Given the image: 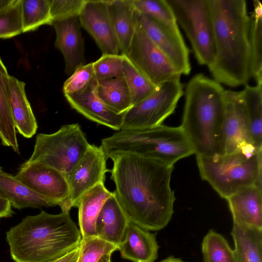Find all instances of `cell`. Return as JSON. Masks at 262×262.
Wrapping results in <instances>:
<instances>
[{"instance_id":"cell-37","label":"cell","mask_w":262,"mask_h":262,"mask_svg":"<svg viewBox=\"0 0 262 262\" xmlns=\"http://www.w3.org/2000/svg\"><path fill=\"white\" fill-rule=\"evenodd\" d=\"M95 78L93 62L78 68L64 82V95L73 94L84 90Z\"/></svg>"},{"instance_id":"cell-2","label":"cell","mask_w":262,"mask_h":262,"mask_svg":"<svg viewBox=\"0 0 262 262\" xmlns=\"http://www.w3.org/2000/svg\"><path fill=\"white\" fill-rule=\"evenodd\" d=\"M214 32V59L208 68L213 79L231 88L251 78L250 19L245 0H210Z\"/></svg>"},{"instance_id":"cell-44","label":"cell","mask_w":262,"mask_h":262,"mask_svg":"<svg viewBox=\"0 0 262 262\" xmlns=\"http://www.w3.org/2000/svg\"><path fill=\"white\" fill-rule=\"evenodd\" d=\"M78 257L73 261V262H76V260L77 259Z\"/></svg>"},{"instance_id":"cell-39","label":"cell","mask_w":262,"mask_h":262,"mask_svg":"<svg viewBox=\"0 0 262 262\" xmlns=\"http://www.w3.org/2000/svg\"><path fill=\"white\" fill-rule=\"evenodd\" d=\"M14 213L11 203L6 199L0 196V219L11 217Z\"/></svg>"},{"instance_id":"cell-29","label":"cell","mask_w":262,"mask_h":262,"mask_svg":"<svg viewBox=\"0 0 262 262\" xmlns=\"http://www.w3.org/2000/svg\"><path fill=\"white\" fill-rule=\"evenodd\" d=\"M253 3L254 10L250 16V73L256 84H262V4L258 0Z\"/></svg>"},{"instance_id":"cell-40","label":"cell","mask_w":262,"mask_h":262,"mask_svg":"<svg viewBox=\"0 0 262 262\" xmlns=\"http://www.w3.org/2000/svg\"><path fill=\"white\" fill-rule=\"evenodd\" d=\"M79 247L53 262H73L78 256Z\"/></svg>"},{"instance_id":"cell-38","label":"cell","mask_w":262,"mask_h":262,"mask_svg":"<svg viewBox=\"0 0 262 262\" xmlns=\"http://www.w3.org/2000/svg\"><path fill=\"white\" fill-rule=\"evenodd\" d=\"M86 0H50V12L54 21L78 17Z\"/></svg>"},{"instance_id":"cell-20","label":"cell","mask_w":262,"mask_h":262,"mask_svg":"<svg viewBox=\"0 0 262 262\" xmlns=\"http://www.w3.org/2000/svg\"><path fill=\"white\" fill-rule=\"evenodd\" d=\"M129 221L114 192L105 200L95 223L96 236L117 247L122 242Z\"/></svg>"},{"instance_id":"cell-26","label":"cell","mask_w":262,"mask_h":262,"mask_svg":"<svg viewBox=\"0 0 262 262\" xmlns=\"http://www.w3.org/2000/svg\"><path fill=\"white\" fill-rule=\"evenodd\" d=\"M96 91L102 102L117 114H123L133 105L130 91L123 76L97 80Z\"/></svg>"},{"instance_id":"cell-24","label":"cell","mask_w":262,"mask_h":262,"mask_svg":"<svg viewBox=\"0 0 262 262\" xmlns=\"http://www.w3.org/2000/svg\"><path fill=\"white\" fill-rule=\"evenodd\" d=\"M104 183H99L79 200L78 223L82 239L96 236L95 223L98 213L105 200L112 194Z\"/></svg>"},{"instance_id":"cell-33","label":"cell","mask_w":262,"mask_h":262,"mask_svg":"<svg viewBox=\"0 0 262 262\" xmlns=\"http://www.w3.org/2000/svg\"><path fill=\"white\" fill-rule=\"evenodd\" d=\"M135 10L150 16L173 29H178L172 10L166 0H132Z\"/></svg>"},{"instance_id":"cell-12","label":"cell","mask_w":262,"mask_h":262,"mask_svg":"<svg viewBox=\"0 0 262 262\" xmlns=\"http://www.w3.org/2000/svg\"><path fill=\"white\" fill-rule=\"evenodd\" d=\"M107 158L100 146L91 144L84 156L68 174L66 175L69 193L66 200L59 204L62 212H69L86 192L99 183H104Z\"/></svg>"},{"instance_id":"cell-10","label":"cell","mask_w":262,"mask_h":262,"mask_svg":"<svg viewBox=\"0 0 262 262\" xmlns=\"http://www.w3.org/2000/svg\"><path fill=\"white\" fill-rule=\"evenodd\" d=\"M125 56L157 86L182 75L136 19L135 34Z\"/></svg>"},{"instance_id":"cell-18","label":"cell","mask_w":262,"mask_h":262,"mask_svg":"<svg viewBox=\"0 0 262 262\" xmlns=\"http://www.w3.org/2000/svg\"><path fill=\"white\" fill-rule=\"evenodd\" d=\"M118 250L123 258L132 262H154L159 245L155 234L129 222Z\"/></svg>"},{"instance_id":"cell-15","label":"cell","mask_w":262,"mask_h":262,"mask_svg":"<svg viewBox=\"0 0 262 262\" xmlns=\"http://www.w3.org/2000/svg\"><path fill=\"white\" fill-rule=\"evenodd\" d=\"M78 17L81 27L92 36L102 54H121L107 1L86 0Z\"/></svg>"},{"instance_id":"cell-3","label":"cell","mask_w":262,"mask_h":262,"mask_svg":"<svg viewBox=\"0 0 262 262\" xmlns=\"http://www.w3.org/2000/svg\"><path fill=\"white\" fill-rule=\"evenodd\" d=\"M6 239L15 262H53L79 247L82 237L69 212L41 211L11 228Z\"/></svg>"},{"instance_id":"cell-19","label":"cell","mask_w":262,"mask_h":262,"mask_svg":"<svg viewBox=\"0 0 262 262\" xmlns=\"http://www.w3.org/2000/svg\"><path fill=\"white\" fill-rule=\"evenodd\" d=\"M226 200L233 223L262 229V189L247 187Z\"/></svg>"},{"instance_id":"cell-25","label":"cell","mask_w":262,"mask_h":262,"mask_svg":"<svg viewBox=\"0 0 262 262\" xmlns=\"http://www.w3.org/2000/svg\"><path fill=\"white\" fill-rule=\"evenodd\" d=\"M235 262H262V229L233 222Z\"/></svg>"},{"instance_id":"cell-22","label":"cell","mask_w":262,"mask_h":262,"mask_svg":"<svg viewBox=\"0 0 262 262\" xmlns=\"http://www.w3.org/2000/svg\"><path fill=\"white\" fill-rule=\"evenodd\" d=\"M0 196L8 200L12 207L18 210L25 208H41L57 205L30 189L16 179L15 176L4 171L1 166Z\"/></svg>"},{"instance_id":"cell-7","label":"cell","mask_w":262,"mask_h":262,"mask_svg":"<svg viewBox=\"0 0 262 262\" xmlns=\"http://www.w3.org/2000/svg\"><path fill=\"white\" fill-rule=\"evenodd\" d=\"M90 145L78 123L66 124L53 133L38 134L33 152L26 162H40L67 175Z\"/></svg>"},{"instance_id":"cell-45","label":"cell","mask_w":262,"mask_h":262,"mask_svg":"<svg viewBox=\"0 0 262 262\" xmlns=\"http://www.w3.org/2000/svg\"><path fill=\"white\" fill-rule=\"evenodd\" d=\"M112 262V261H111Z\"/></svg>"},{"instance_id":"cell-13","label":"cell","mask_w":262,"mask_h":262,"mask_svg":"<svg viewBox=\"0 0 262 262\" xmlns=\"http://www.w3.org/2000/svg\"><path fill=\"white\" fill-rule=\"evenodd\" d=\"M135 18L155 45L171 61L181 75L191 71L189 52L179 28H172L135 10Z\"/></svg>"},{"instance_id":"cell-14","label":"cell","mask_w":262,"mask_h":262,"mask_svg":"<svg viewBox=\"0 0 262 262\" xmlns=\"http://www.w3.org/2000/svg\"><path fill=\"white\" fill-rule=\"evenodd\" d=\"M14 176L30 189L57 205L69 195L66 175L41 163L26 161Z\"/></svg>"},{"instance_id":"cell-8","label":"cell","mask_w":262,"mask_h":262,"mask_svg":"<svg viewBox=\"0 0 262 262\" xmlns=\"http://www.w3.org/2000/svg\"><path fill=\"white\" fill-rule=\"evenodd\" d=\"M185 33L198 62L208 67L214 56L210 0H166Z\"/></svg>"},{"instance_id":"cell-31","label":"cell","mask_w":262,"mask_h":262,"mask_svg":"<svg viewBox=\"0 0 262 262\" xmlns=\"http://www.w3.org/2000/svg\"><path fill=\"white\" fill-rule=\"evenodd\" d=\"M23 33L52 25L50 0H20Z\"/></svg>"},{"instance_id":"cell-23","label":"cell","mask_w":262,"mask_h":262,"mask_svg":"<svg viewBox=\"0 0 262 262\" xmlns=\"http://www.w3.org/2000/svg\"><path fill=\"white\" fill-rule=\"evenodd\" d=\"M107 6L120 53L126 55L135 34V9L132 0H107Z\"/></svg>"},{"instance_id":"cell-9","label":"cell","mask_w":262,"mask_h":262,"mask_svg":"<svg viewBox=\"0 0 262 262\" xmlns=\"http://www.w3.org/2000/svg\"><path fill=\"white\" fill-rule=\"evenodd\" d=\"M181 77L160 85L152 94L123 114L120 130L148 129L162 125L172 115L184 94Z\"/></svg>"},{"instance_id":"cell-17","label":"cell","mask_w":262,"mask_h":262,"mask_svg":"<svg viewBox=\"0 0 262 262\" xmlns=\"http://www.w3.org/2000/svg\"><path fill=\"white\" fill-rule=\"evenodd\" d=\"M52 25L56 35L55 46L63 56L66 73L71 76L85 64L84 39L78 17L54 21Z\"/></svg>"},{"instance_id":"cell-27","label":"cell","mask_w":262,"mask_h":262,"mask_svg":"<svg viewBox=\"0 0 262 262\" xmlns=\"http://www.w3.org/2000/svg\"><path fill=\"white\" fill-rule=\"evenodd\" d=\"M9 77L0 58V139L2 144L19 153L16 127L9 103Z\"/></svg>"},{"instance_id":"cell-16","label":"cell","mask_w":262,"mask_h":262,"mask_svg":"<svg viewBox=\"0 0 262 262\" xmlns=\"http://www.w3.org/2000/svg\"><path fill=\"white\" fill-rule=\"evenodd\" d=\"M97 81L95 78L84 90L64 96L71 106L87 119L119 131L123 114L113 112L99 99L96 91Z\"/></svg>"},{"instance_id":"cell-21","label":"cell","mask_w":262,"mask_h":262,"mask_svg":"<svg viewBox=\"0 0 262 262\" xmlns=\"http://www.w3.org/2000/svg\"><path fill=\"white\" fill-rule=\"evenodd\" d=\"M25 83L13 76L9 77V103L16 129L24 137L31 138L38 125L27 99Z\"/></svg>"},{"instance_id":"cell-4","label":"cell","mask_w":262,"mask_h":262,"mask_svg":"<svg viewBox=\"0 0 262 262\" xmlns=\"http://www.w3.org/2000/svg\"><path fill=\"white\" fill-rule=\"evenodd\" d=\"M225 91L221 83L202 73L194 75L186 85L180 126L195 155L219 154Z\"/></svg>"},{"instance_id":"cell-36","label":"cell","mask_w":262,"mask_h":262,"mask_svg":"<svg viewBox=\"0 0 262 262\" xmlns=\"http://www.w3.org/2000/svg\"><path fill=\"white\" fill-rule=\"evenodd\" d=\"M23 33L20 1L16 0L7 10L0 14V38H9Z\"/></svg>"},{"instance_id":"cell-11","label":"cell","mask_w":262,"mask_h":262,"mask_svg":"<svg viewBox=\"0 0 262 262\" xmlns=\"http://www.w3.org/2000/svg\"><path fill=\"white\" fill-rule=\"evenodd\" d=\"M242 150H259L255 148L253 142L240 91L226 90L219 154H227Z\"/></svg>"},{"instance_id":"cell-42","label":"cell","mask_w":262,"mask_h":262,"mask_svg":"<svg viewBox=\"0 0 262 262\" xmlns=\"http://www.w3.org/2000/svg\"><path fill=\"white\" fill-rule=\"evenodd\" d=\"M160 262H185L180 258L174 257L173 256H169L166 258L163 259Z\"/></svg>"},{"instance_id":"cell-35","label":"cell","mask_w":262,"mask_h":262,"mask_svg":"<svg viewBox=\"0 0 262 262\" xmlns=\"http://www.w3.org/2000/svg\"><path fill=\"white\" fill-rule=\"evenodd\" d=\"M123 55L121 54H102L93 62L97 80L123 76Z\"/></svg>"},{"instance_id":"cell-32","label":"cell","mask_w":262,"mask_h":262,"mask_svg":"<svg viewBox=\"0 0 262 262\" xmlns=\"http://www.w3.org/2000/svg\"><path fill=\"white\" fill-rule=\"evenodd\" d=\"M204 262H235L234 250L223 235L210 230L202 243Z\"/></svg>"},{"instance_id":"cell-41","label":"cell","mask_w":262,"mask_h":262,"mask_svg":"<svg viewBox=\"0 0 262 262\" xmlns=\"http://www.w3.org/2000/svg\"><path fill=\"white\" fill-rule=\"evenodd\" d=\"M15 1L16 0H0V14L10 8Z\"/></svg>"},{"instance_id":"cell-5","label":"cell","mask_w":262,"mask_h":262,"mask_svg":"<svg viewBox=\"0 0 262 262\" xmlns=\"http://www.w3.org/2000/svg\"><path fill=\"white\" fill-rule=\"evenodd\" d=\"M101 146L107 158L119 153H131L174 166L194 152L180 126L161 125L144 129L120 130L104 138Z\"/></svg>"},{"instance_id":"cell-43","label":"cell","mask_w":262,"mask_h":262,"mask_svg":"<svg viewBox=\"0 0 262 262\" xmlns=\"http://www.w3.org/2000/svg\"><path fill=\"white\" fill-rule=\"evenodd\" d=\"M111 254H106L103 255L98 261V262H111Z\"/></svg>"},{"instance_id":"cell-30","label":"cell","mask_w":262,"mask_h":262,"mask_svg":"<svg viewBox=\"0 0 262 262\" xmlns=\"http://www.w3.org/2000/svg\"><path fill=\"white\" fill-rule=\"evenodd\" d=\"M123 76L130 91L133 105L152 94L159 87L154 85L125 55H123Z\"/></svg>"},{"instance_id":"cell-28","label":"cell","mask_w":262,"mask_h":262,"mask_svg":"<svg viewBox=\"0 0 262 262\" xmlns=\"http://www.w3.org/2000/svg\"><path fill=\"white\" fill-rule=\"evenodd\" d=\"M255 148L262 149V84H246L240 91Z\"/></svg>"},{"instance_id":"cell-34","label":"cell","mask_w":262,"mask_h":262,"mask_svg":"<svg viewBox=\"0 0 262 262\" xmlns=\"http://www.w3.org/2000/svg\"><path fill=\"white\" fill-rule=\"evenodd\" d=\"M118 247L97 236L82 239L76 262H98L106 254H112Z\"/></svg>"},{"instance_id":"cell-1","label":"cell","mask_w":262,"mask_h":262,"mask_svg":"<svg viewBox=\"0 0 262 262\" xmlns=\"http://www.w3.org/2000/svg\"><path fill=\"white\" fill-rule=\"evenodd\" d=\"M113 192L131 223L148 231L164 228L171 219L176 198L170 187L174 166L131 153L110 157Z\"/></svg>"},{"instance_id":"cell-6","label":"cell","mask_w":262,"mask_h":262,"mask_svg":"<svg viewBox=\"0 0 262 262\" xmlns=\"http://www.w3.org/2000/svg\"><path fill=\"white\" fill-rule=\"evenodd\" d=\"M196 159L202 179L223 199L247 187L262 189V149L196 155Z\"/></svg>"}]
</instances>
